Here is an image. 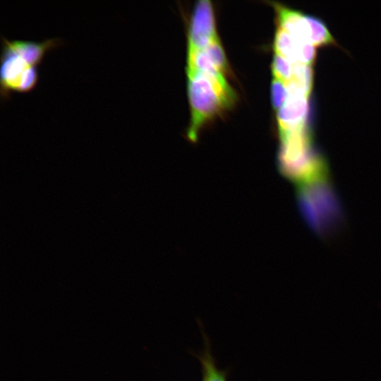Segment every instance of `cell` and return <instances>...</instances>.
I'll use <instances>...</instances> for the list:
<instances>
[{"instance_id":"cell-1","label":"cell","mask_w":381,"mask_h":381,"mask_svg":"<svg viewBox=\"0 0 381 381\" xmlns=\"http://www.w3.org/2000/svg\"><path fill=\"white\" fill-rule=\"evenodd\" d=\"M187 75L188 95L191 108V122L188 135L195 140L202 125L230 107L236 97L225 78L198 71L187 73Z\"/></svg>"},{"instance_id":"cell-2","label":"cell","mask_w":381,"mask_h":381,"mask_svg":"<svg viewBox=\"0 0 381 381\" xmlns=\"http://www.w3.org/2000/svg\"><path fill=\"white\" fill-rule=\"evenodd\" d=\"M217 37L213 7L210 1L200 0L193 8L188 31V49H203Z\"/></svg>"},{"instance_id":"cell-3","label":"cell","mask_w":381,"mask_h":381,"mask_svg":"<svg viewBox=\"0 0 381 381\" xmlns=\"http://www.w3.org/2000/svg\"><path fill=\"white\" fill-rule=\"evenodd\" d=\"M31 66L20 56L5 48H1L0 85L2 100L10 98L12 92H18L25 72Z\"/></svg>"},{"instance_id":"cell-4","label":"cell","mask_w":381,"mask_h":381,"mask_svg":"<svg viewBox=\"0 0 381 381\" xmlns=\"http://www.w3.org/2000/svg\"><path fill=\"white\" fill-rule=\"evenodd\" d=\"M310 102V97L289 95L277 111L279 132L289 131L309 123Z\"/></svg>"},{"instance_id":"cell-5","label":"cell","mask_w":381,"mask_h":381,"mask_svg":"<svg viewBox=\"0 0 381 381\" xmlns=\"http://www.w3.org/2000/svg\"><path fill=\"white\" fill-rule=\"evenodd\" d=\"M63 43L58 37L46 39L42 42L14 40H9L1 37L2 47H5L20 56L31 66H37L46 53Z\"/></svg>"},{"instance_id":"cell-6","label":"cell","mask_w":381,"mask_h":381,"mask_svg":"<svg viewBox=\"0 0 381 381\" xmlns=\"http://www.w3.org/2000/svg\"><path fill=\"white\" fill-rule=\"evenodd\" d=\"M274 7L278 27L289 32L297 42H310V27L306 14L279 4H275Z\"/></svg>"},{"instance_id":"cell-7","label":"cell","mask_w":381,"mask_h":381,"mask_svg":"<svg viewBox=\"0 0 381 381\" xmlns=\"http://www.w3.org/2000/svg\"><path fill=\"white\" fill-rule=\"evenodd\" d=\"M314 71L312 66L292 64V75L285 83L289 95L310 97L313 87Z\"/></svg>"},{"instance_id":"cell-8","label":"cell","mask_w":381,"mask_h":381,"mask_svg":"<svg viewBox=\"0 0 381 381\" xmlns=\"http://www.w3.org/2000/svg\"><path fill=\"white\" fill-rule=\"evenodd\" d=\"M310 27V42L316 47L337 46V43L325 22L318 17L306 15Z\"/></svg>"},{"instance_id":"cell-9","label":"cell","mask_w":381,"mask_h":381,"mask_svg":"<svg viewBox=\"0 0 381 381\" xmlns=\"http://www.w3.org/2000/svg\"><path fill=\"white\" fill-rule=\"evenodd\" d=\"M299 43L286 30L277 27L274 41L275 53L282 56L291 64H296Z\"/></svg>"},{"instance_id":"cell-10","label":"cell","mask_w":381,"mask_h":381,"mask_svg":"<svg viewBox=\"0 0 381 381\" xmlns=\"http://www.w3.org/2000/svg\"><path fill=\"white\" fill-rule=\"evenodd\" d=\"M198 357L202 366V381H226V373L217 368L207 344L204 352Z\"/></svg>"},{"instance_id":"cell-11","label":"cell","mask_w":381,"mask_h":381,"mask_svg":"<svg viewBox=\"0 0 381 381\" xmlns=\"http://www.w3.org/2000/svg\"><path fill=\"white\" fill-rule=\"evenodd\" d=\"M203 49L213 64L224 74L227 70V64L224 49L218 37L212 39Z\"/></svg>"},{"instance_id":"cell-12","label":"cell","mask_w":381,"mask_h":381,"mask_svg":"<svg viewBox=\"0 0 381 381\" xmlns=\"http://www.w3.org/2000/svg\"><path fill=\"white\" fill-rule=\"evenodd\" d=\"M272 69L274 77L284 83L289 81L291 77L292 64L277 53L273 57Z\"/></svg>"},{"instance_id":"cell-13","label":"cell","mask_w":381,"mask_h":381,"mask_svg":"<svg viewBox=\"0 0 381 381\" xmlns=\"http://www.w3.org/2000/svg\"><path fill=\"white\" fill-rule=\"evenodd\" d=\"M271 95L274 109L279 110L284 104L289 96L285 83L274 78L272 83Z\"/></svg>"},{"instance_id":"cell-14","label":"cell","mask_w":381,"mask_h":381,"mask_svg":"<svg viewBox=\"0 0 381 381\" xmlns=\"http://www.w3.org/2000/svg\"><path fill=\"white\" fill-rule=\"evenodd\" d=\"M317 50L310 42H300L298 48L296 63L313 66L316 62Z\"/></svg>"},{"instance_id":"cell-15","label":"cell","mask_w":381,"mask_h":381,"mask_svg":"<svg viewBox=\"0 0 381 381\" xmlns=\"http://www.w3.org/2000/svg\"><path fill=\"white\" fill-rule=\"evenodd\" d=\"M37 67L35 66H31L25 72L18 92H28L35 87L38 78Z\"/></svg>"}]
</instances>
